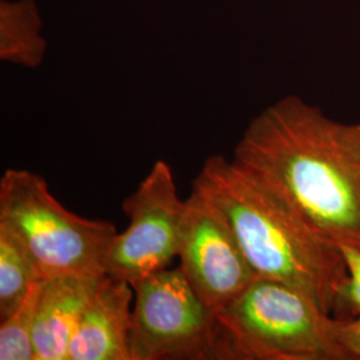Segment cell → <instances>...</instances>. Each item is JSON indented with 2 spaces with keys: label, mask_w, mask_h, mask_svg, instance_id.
Masks as SVG:
<instances>
[{
  "label": "cell",
  "mask_w": 360,
  "mask_h": 360,
  "mask_svg": "<svg viewBox=\"0 0 360 360\" xmlns=\"http://www.w3.org/2000/svg\"><path fill=\"white\" fill-rule=\"evenodd\" d=\"M232 160L323 238L360 248V123L290 98L251 123Z\"/></svg>",
  "instance_id": "cell-1"
},
{
  "label": "cell",
  "mask_w": 360,
  "mask_h": 360,
  "mask_svg": "<svg viewBox=\"0 0 360 360\" xmlns=\"http://www.w3.org/2000/svg\"><path fill=\"white\" fill-rule=\"evenodd\" d=\"M231 226L257 278L288 284L326 312L335 309L347 271L340 247L233 160L212 155L193 181Z\"/></svg>",
  "instance_id": "cell-2"
},
{
  "label": "cell",
  "mask_w": 360,
  "mask_h": 360,
  "mask_svg": "<svg viewBox=\"0 0 360 360\" xmlns=\"http://www.w3.org/2000/svg\"><path fill=\"white\" fill-rule=\"evenodd\" d=\"M217 314L224 359H348L338 318L288 284L257 278Z\"/></svg>",
  "instance_id": "cell-3"
},
{
  "label": "cell",
  "mask_w": 360,
  "mask_h": 360,
  "mask_svg": "<svg viewBox=\"0 0 360 360\" xmlns=\"http://www.w3.org/2000/svg\"><path fill=\"white\" fill-rule=\"evenodd\" d=\"M0 223L25 245L41 278L63 274L107 275L105 257L117 233L115 226L71 212L35 172L10 168L3 174Z\"/></svg>",
  "instance_id": "cell-4"
},
{
  "label": "cell",
  "mask_w": 360,
  "mask_h": 360,
  "mask_svg": "<svg viewBox=\"0 0 360 360\" xmlns=\"http://www.w3.org/2000/svg\"><path fill=\"white\" fill-rule=\"evenodd\" d=\"M131 285V360L224 359L218 314L179 267L156 271Z\"/></svg>",
  "instance_id": "cell-5"
},
{
  "label": "cell",
  "mask_w": 360,
  "mask_h": 360,
  "mask_svg": "<svg viewBox=\"0 0 360 360\" xmlns=\"http://www.w3.org/2000/svg\"><path fill=\"white\" fill-rule=\"evenodd\" d=\"M186 200L167 162L158 160L123 202L129 226L116 233L105 257V274L129 284L167 269L178 257Z\"/></svg>",
  "instance_id": "cell-6"
},
{
  "label": "cell",
  "mask_w": 360,
  "mask_h": 360,
  "mask_svg": "<svg viewBox=\"0 0 360 360\" xmlns=\"http://www.w3.org/2000/svg\"><path fill=\"white\" fill-rule=\"evenodd\" d=\"M178 257L195 292L217 312L257 278L224 215L196 190L186 200Z\"/></svg>",
  "instance_id": "cell-7"
},
{
  "label": "cell",
  "mask_w": 360,
  "mask_h": 360,
  "mask_svg": "<svg viewBox=\"0 0 360 360\" xmlns=\"http://www.w3.org/2000/svg\"><path fill=\"white\" fill-rule=\"evenodd\" d=\"M132 302V285L107 275L77 324L68 360H131Z\"/></svg>",
  "instance_id": "cell-8"
},
{
  "label": "cell",
  "mask_w": 360,
  "mask_h": 360,
  "mask_svg": "<svg viewBox=\"0 0 360 360\" xmlns=\"http://www.w3.org/2000/svg\"><path fill=\"white\" fill-rule=\"evenodd\" d=\"M107 275L44 278L34 333L35 360H68V348L89 303Z\"/></svg>",
  "instance_id": "cell-9"
},
{
  "label": "cell",
  "mask_w": 360,
  "mask_h": 360,
  "mask_svg": "<svg viewBox=\"0 0 360 360\" xmlns=\"http://www.w3.org/2000/svg\"><path fill=\"white\" fill-rule=\"evenodd\" d=\"M41 278L25 245L0 223V319L20 306Z\"/></svg>",
  "instance_id": "cell-10"
},
{
  "label": "cell",
  "mask_w": 360,
  "mask_h": 360,
  "mask_svg": "<svg viewBox=\"0 0 360 360\" xmlns=\"http://www.w3.org/2000/svg\"><path fill=\"white\" fill-rule=\"evenodd\" d=\"M43 279L32 287L25 302L0 323V360H35L34 333Z\"/></svg>",
  "instance_id": "cell-11"
},
{
  "label": "cell",
  "mask_w": 360,
  "mask_h": 360,
  "mask_svg": "<svg viewBox=\"0 0 360 360\" xmlns=\"http://www.w3.org/2000/svg\"><path fill=\"white\" fill-rule=\"evenodd\" d=\"M340 251L347 276L339 291L335 309L346 311L345 318H354L360 314V248L342 245Z\"/></svg>",
  "instance_id": "cell-12"
},
{
  "label": "cell",
  "mask_w": 360,
  "mask_h": 360,
  "mask_svg": "<svg viewBox=\"0 0 360 360\" xmlns=\"http://www.w3.org/2000/svg\"><path fill=\"white\" fill-rule=\"evenodd\" d=\"M338 338L348 359L360 360V314L354 318H338Z\"/></svg>",
  "instance_id": "cell-13"
}]
</instances>
